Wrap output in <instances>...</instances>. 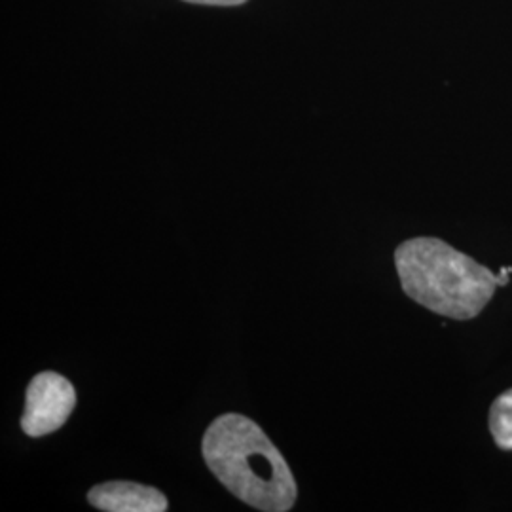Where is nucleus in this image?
Instances as JSON below:
<instances>
[{"label":"nucleus","mask_w":512,"mask_h":512,"mask_svg":"<svg viewBox=\"0 0 512 512\" xmlns=\"http://www.w3.org/2000/svg\"><path fill=\"white\" fill-rule=\"evenodd\" d=\"M202 454L209 471L243 503L266 512L293 509V471L255 421L241 414L219 416L203 435Z\"/></svg>","instance_id":"nucleus-1"},{"label":"nucleus","mask_w":512,"mask_h":512,"mask_svg":"<svg viewBox=\"0 0 512 512\" xmlns=\"http://www.w3.org/2000/svg\"><path fill=\"white\" fill-rule=\"evenodd\" d=\"M395 266L406 296L456 321L475 319L507 283V277L439 238L404 241L395 251Z\"/></svg>","instance_id":"nucleus-2"},{"label":"nucleus","mask_w":512,"mask_h":512,"mask_svg":"<svg viewBox=\"0 0 512 512\" xmlns=\"http://www.w3.org/2000/svg\"><path fill=\"white\" fill-rule=\"evenodd\" d=\"M76 404L73 384L52 370L37 374L25 393L21 429L27 437H44L61 429Z\"/></svg>","instance_id":"nucleus-3"},{"label":"nucleus","mask_w":512,"mask_h":512,"mask_svg":"<svg viewBox=\"0 0 512 512\" xmlns=\"http://www.w3.org/2000/svg\"><path fill=\"white\" fill-rule=\"evenodd\" d=\"M90 505L107 512H164L167 497L160 490L137 482H105L88 492Z\"/></svg>","instance_id":"nucleus-4"},{"label":"nucleus","mask_w":512,"mask_h":512,"mask_svg":"<svg viewBox=\"0 0 512 512\" xmlns=\"http://www.w3.org/2000/svg\"><path fill=\"white\" fill-rule=\"evenodd\" d=\"M490 435L499 450L512 452V389L501 393L490 406Z\"/></svg>","instance_id":"nucleus-5"},{"label":"nucleus","mask_w":512,"mask_h":512,"mask_svg":"<svg viewBox=\"0 0 512 512\" xmlns=\"http://www.w3.org/2000/svg\"><path fill=\"white\" fill-rule=\"evenodd\" d=\"M184 2H192V4H207V6H238L247 0H184Z\"/></svg>","instance_id":"nucleus-6"}]
</instances>
